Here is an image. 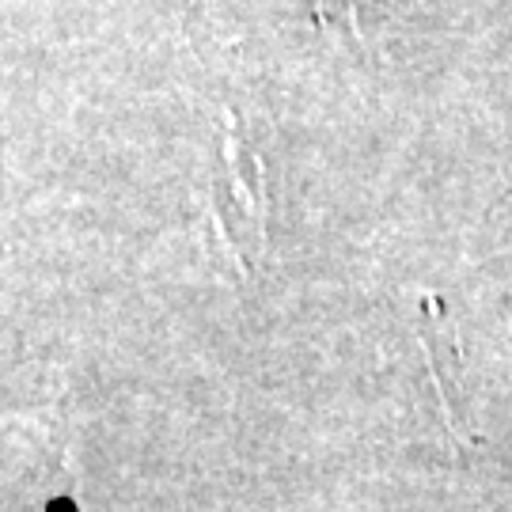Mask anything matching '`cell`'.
Here are the masks:
<instances>
[{
  "mask_svg": "<svg viewBox=\"0 0 512 512\" xmlns=\"http://www.w3.org/2000/svg\"><path fill=\"white\" fill-rule=\"evenodd\" d=\"M315 19L323 31H346L353 42H365L361 35V0H311Z\"/></svg>",
  "mask_w": 512,
  "mask_h": 512,
  "instance_id": "cell-2",
  "label": "cell"
},
{
  "mask_svg": "<svg viewBox=\"0 0 512 512\" xmlns=\"http://www.w3.org/2000/svg\"><path fill=\"white\" fill-rule=\"evenodd\" d=\"M243 232H251L255 243L266 239V179H262V160L243 145L236 114H224V145H220V171L209 190V236L213 251L224 255L236 274H247V255H243Z\"/></svg>",
  "mask_w": 512,
  "mask_h": 512,
  "instance_id": "cell-1",
  "label": "cell"
}]
</instances>
